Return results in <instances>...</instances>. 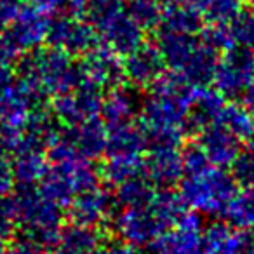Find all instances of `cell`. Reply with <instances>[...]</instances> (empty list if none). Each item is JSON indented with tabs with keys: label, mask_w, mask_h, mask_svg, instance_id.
I'll list each match as a JSON object with an SVG mask.
<instances>
[{
	"label": "cell",
	"mask_w": 254,
	"mask_h": 254,
	"mask_svg": "<svg viewBox=\"0 0 254 254\" xmlns=\"http://www.w3.org/2000/svg\"><path fill=\"white\" fill-rule=\"evenodd\" d=\"M214 237H211V254H246L249 249V240L239 228L216 226Z\"/></svg>",
	"instance_id": "cell-4"
},
{
	"label": "cell",
	"mask_w": 254,
	"mask_h": 254,
	"mask_svg": "<svg viewBox=\"0 0 254 254\" xmlns=\"http://www.w3.org/2000/svg\"><path fill=\"white\" fill-rule=\"evenodd\" d=\"M240 2H246V4H253L254 5V0H240Z\"/></svg>",
	"instance_id": "cell-10"
},
{
	"label": "cell",
	"mask_w": 254,
	"mask_h": 254,
	"mask_svg": "<svg viewBox=\"0 0 254 254\" xmlns=\"http://www.w3.org/2000/svg\"><path fill=\"white\" fill-rule=\"evenodd\" d=\"M230 28L237 46L254 49V11H240L237 18L230 23Z\"/></svg>",
	"instance_id": "cell-6"
},
{
	"label": "cell",
	"mask_w": 254,
	"mask_h": 254,
	"mask_svg": "<svg viewBox=\"0 0 254 254\" xmlns=\"http://www.w3.org/2000/svg\"><path fill=\"white\" fill-rule=\"evenodd\" d=\"M219 119H221V127L232 132L233 136L242 141L249 139L254 134V115L249 108L240 105H230L219 110Z\"/></svg>",
	"instance_id": "cell-3"
},
{
	"label": "cell",
	"mask_w": 254,
	"mask_h": 254,
	"mask_svg": "<svg viewBox=\"0 0 254 254\" xmlns=\"http://www.w3.org/2000/svg\"><path fill=\"white\" fill-rule=\"evenodd\" d=\"M253 246H254V240H253Z\"/></svg>",
	"instance_id": "cell-11"
},
{
	"label": "cell",
	"mask_w": 254,
	"mask_h": 254,
	"mask_svg": "<svg viewBox=\"0 0 254 254\" xmlns=\"http://www.w3.org/2000/svg\"><path fill=\"white\" fill-rule=\"evenodd\" d=\"M246 103H247V108H249L254 115V85L246 92Z\"/></svg>",
	"instance_id": "cell-8"
},
{
	"label": "cell",
	"mask_w": 254,
	"mask_h": 254,
	"mask_svg": "<svg viewBox=\"0 0 254 254\" xmlns=\"http://www.w3.org/2000/svg\"><path fill=\"white\" fill-rule=\"evenodd\" d=\"M235 181L240 187H254V153L249 150L240 152L233 162Z\"/></svg>",
	"instance_id": "cell-7"
},
{
	"label": "cell",
	"mask_w": 254,
	"mask_h": 254,
	"mask_svg": "<svg viewBox=\"0 0 254 254\" xmlns=\"http://www.w3.org/2000/svg\"><path fill=\"white\" fill-rule=\"evenodd\" d=\"M247 141H249V148H247V150H249L251 153H254V134L251 136V138L247 139Z\"/></svg>",
	"instance_id": "cell-9"
},
{
	"label": "cell",
	"mask_w": 254,
	"mask_h": 254,
	"mask_svg": "<svg viewBox=\"0 0 254 254\" xmlns=\"http://www.w3.org/2000/svg\"><path fill=\"white\" fill-rule=\"evenodd\" d=\"M230 223L239 230L254 228V187H242L230 200L228 207Z\"/></svg>",
	"instance_id": "cell-2"
},
{
	"label": "cell",
	"mask_w": 254,
	"mask_h": 254,
	"mask_svg": "<svg viewBox=\"0 0 254 254\" xmlns=\"http://www.w3.org/2000/svg\"><path fill=\"white\" fill-rule=\"evenodd\" d=\"M209 152L211 157L219 164V166H228L233 164L239 157L240 150V139L228 132L226 129H216L212 134V141H209Z\"/></svg>",
	"instance_id": "cell-5"
},
{
	"label": "cell",
	"mask_w": 254,
	"mask_h": 254,
	"mask_svg": "<svg viewBox=\"0 0 254 254\" xmlns=\"http://www.w3.org/2000/svg\"><path fill=\"white\" fill-rule=\"evenodd\" d=\"M219 87L232 96L246 94L254 85V53L253 49L237 47L226 54L218 70Z\"/></svg>",
	"instance_id": "cell-1"
}]
</instances>
